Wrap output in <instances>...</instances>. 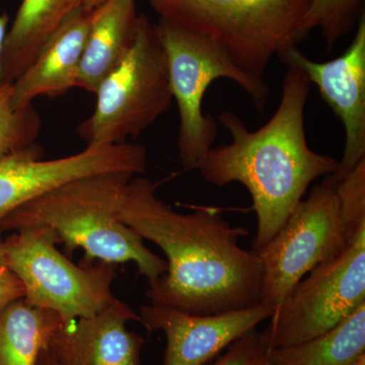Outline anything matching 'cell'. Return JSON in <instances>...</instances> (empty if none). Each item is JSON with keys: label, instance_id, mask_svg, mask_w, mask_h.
Segmentation results:
<instances>
[{"label": "cell", "instance_id": "cell-1", "mask_svg": "<svg viewBox=\"0 0 365 365\" xmlns=\"http://www.w3.org/2000/svg\"><path fill=\"white\" fill-rule=\"evenodd\" d=\"M173 210L157 196V185L133 177L125 189L119 218L167 256V271L146 295L150 304L194 316H212L260 304L258 255L240 246L250 234L232 227L215 206Z\"/></svg>", "mask_w": 365, "mask_h": 365}, {"label": "cell", "instance_id": "cell-2", "mask_svg": "<svg viewBox=\"0 0 365 365\" xmlns=\"http://www.w3.org/2000/svg\"><path fill=\"white\" fill-rule=\"evenodd\" d=\"M287 66L279 105L267 123L251 131L234 112H222L218 121L232 141L212 146L196 169L213 186L240 182L248 190L257 216L255 253L279 232L314 180L339 169V160L309 148L304 111L311 83L299 67Z\"/></svg>", "mask_w": 365, "mask_h": 365}, {"label": "cell", "instance_id": "cell-3", "mask_svg": "<svg viewBox=\"0 0 365 365\" xmlns=\"http://www.w3.org/2000/svg\"><path fill=\"white\" fill-rule=\"evenodd\" d=\"M134 175L104 173L73 180L29 201L0 223V235L24 228L47 227L72 253L83 249L86 260L109 264L133 262L151 285L167 271V261L119 218L127 185Z\"/></svg>", "mask_w": 365, "mask_h": 365}, {"label": "cell", "instance_id": "cell-4", "mask_svg": "<svg viewBox=\"0 0 365 365\" xmlns=\"http://www.w3.org/2000/svg\"><path fill=\"white\" fill-rule=\"evenodd\" d=\"M160 18L217 46L242 71L265 79L275 56L295 43L311 0H150Z\"/></svg>", "mask_w": 365, "mask_h": 365}, {"label": "cell", "instance_id": "cell-5", "mask_svg": "<svg viewBox=\"0 0 365 365\" xmlns=\"http://www.w3.org/2000/svg\"><path fill=\"white\" fill-rule=\"evenodd\" d=\"M155 29L167 55L173 98L179 110L180 160L185 169L194 170L217 135L215 120L203 114L209 86L220 78L234 81L259 112L265 109L270 88L265 79L242 71L217 46L184 26L160 18Z\"/></svg>", "mask_w": 365, "mask_h": 365}, {"label": "cell", "instance_id": "cell-6", "mask_svg": "<svg viewBox=\"0 0 365 365\" xmlns=\"http://www.w3.org/2000/svg\"><path fill=\"white\" fill-rule=\"evenodd\" d=\"M96 95L93 114L78 128L86 148L138 138L169 111L174 98L167 55L148 16L139 14L130 51L101 83Z\"/></svg>", "mask_w": 365, "mask_h": 365}, {"label": "cell", "instance_id": "cell-7", "mask_svg": "<svg viewBox=\"0 0 365 365\" xmlns=\"http://www.w3.org/2000/svg\"><path fill=\"white\" fill-rule=\"evenodd\" d=\"M58 237L47 227L13 232L0 241L9 267L23 283L29 304L58 314L63 324L90 318L116 299L114 264L86 260L81 265L60 253Z\"/></svg>", "mask_w": 365, "mask_h": 365}, {"label": "cell", "instance_id": "cell-8", "mask_svg": "<svg viewBox=\"0 0 365 365\" xmlns=\"http://www.w3.org/2000/svg\"><path fill=\"white\" fill-rule=\"evenodd\" d=\"M335 174L323 178L258 253L260 302L275 309L307 274L339 256L350 241L341 216Z\"/></svg>", "mask_w": 365, "mask_h": 365}, {"label": "cell", "instance_id": "cell-9", "mask_svg": "<svg viewBox=\"0 0 365 365\" xmlns=\"http://www.w3.org/2000/svg\"><path fill=\"white\" fill-rule=\"evenodd\" d=\"M307 275L274 309L261 332L269 349L318 337L365 304V230L339 256Z\"/></svg>", "mask_w": 365, "mask_h": 365}, {"label": "cell", "instance_id": "cell-10", "mask_svg": "<svg viewBox=\"0 0 365 365\" xmlns=\"http://www.w3.org/2000/svg\"><path fill=\"white\" fill-rule=\"evenodd\" d=\"M42 153L35 146L0 157V223L16 208L66 182L104 173L138 176L148 163L145 148L137 143L86 148L50 160H42Z\"/></svg>", "mask_w": 365, "mask_h": 365}, {"label": "cell", "instance_id": "cell-11", "mask_svg": "<svg viewBox=\"0 0 365 365\" xmlns=\"http://www.w3.org/2000/svg\"><path fill=\"white\" fill-rule=\"evenodd\" d=\"M279 58L299 67L309 83L342 122L344 151L335 173L339 178L365 158V16L357 23L356 33L348 49L337 58L317 62L307 58L297 44L285 48Z\"/></svg>", "mask_w": 365, "mask_h": 365}, {"label": "cell", "instance_id": "cell-12", "mask_svg": "<svg viewBox=\"0 0 365 365\" xmlns=\"http://www.w3.org/2000/svg\"><path fill=\"white\" fill-rule=\"evenodd\" d=\"M272 307L260 304L212 316H194L150 304L141 307L140 323L165 335L163 365H206L235 340L271 318Z\"/></svg>", "mask_w": 365, "mask_h": 365}, {"label": "cell", "instance_id": "cell-13", "mask_svg": "<svg viewBox=\"0 0 365 365\" xmlns=\"http://www.w3.org/2000/svg\"><path fill=\"white\" fill-rule=\"evenodd\" d=\"M139 314L120 299L90 318L62 324L48 349L58 365H140L144 339L127 329Z\"/></svg>", "mask_w": 365, "mask_h": 365}, {"label": "cell", "instance_id": "cell-14", "mask_svg": "<svg viewBox=\"0 0 365 365\" xmlns=\"http://www.w3.org/2000/svg\"><path fill=\"white\" fill-rule=\"evenodd\" d=\"M91 18V13L78 7L46 41L32 63L13 83L14 109L30 107L42 96L57 97L76 88Z\"/></svg>", "mask_w": 365, "mask_h": 365}, {"label": "cell", "instance_id": "cell-15", "mask_svg": "<svg viewBox=\"0 0 365 365\" xmlns=\"http://www.w3.org/2000/svg\"><path fill=\"white\" fill-rule=\"evenodd\" d=\"M138 16L135 0H108L91 11L76 88L97 93L130 51Z\"/></svg>", "mask_w": 365, "mask_h": 365}, {"label": "cell", "instance_id": "cell-16", "mask_svg": "<svg viewBox=\"0 0 365 365\" xmlns=\"http://www.w3.org/2000/svg\"><path fill=\"white\" fill-rule=\"evenodd\" d=\"M81 4L83 0H23L4 43L1 83H14L46 41Z\"/></svg>", "mask_w": 365, "mask_h": 365}, {"label": "cell", "instance_id": "cell-17", "mask_svg": "<svg viewBox=\"0 0 365 365\" xmlns=\"http://www.w3.org/2000/svg\"><path fill=\"white\" fill-rule=\"evenodd\" d=\"M59 314L16 299L0 312V365H37L54 333Z\"/></svg>", "mask_w": 365, "mask_h": 365}, {"label": "cell", "instance_id": "cell-18", "mask_svg": "<svg viewBox=\"0 0 365 365\" xmlns=\"http://www.w3.org/2000/svg\"><path fill=\"white\" fill-rule=\"evenodd\" d=\"M274 365H364L365 304L328 332L270 349Z\"/></svg>", "mask_w": 365, "mask_h": 365}, {"label": "cell", "instance_id": "cell-19", "mask_svg": "<svg viewBox=\"0 0 365 365\" xmlns=\"http://www.w3.org/2000/svg\"><path fill=\"white\" fill-rule=\"evenodd\" d=\"M364 0H311L304 21L300 25L295 43L302 42L312 31L319 29L325 39L327 51L343 37L351 33L364 13Z\"/></svg>", "mask_w": 365, "mask_h": 365}, {"label": "cell", "instance_id": "cell-20", "mask_svg": "<svg viewBox=\"0 0 365 365\" xmlns=\"http://www.w3.org/2000/svg\"><path fill=\"white\" fill-rule=\"evenodd\" d=\"M13 83L0 85V157L38 146L42 120L35 107L16 110L11 103Z\"/></svg>", "mask_w": 365, "mask_h": 365}, {"label": "cell", "instance_id": "cell-21", "mask_svg": "<svg viewBox=\"0 0 365 365\" xmlns=\"http://www.w3.org/2000/svg\"><path fill=\"white\" fill-rule=\"evenodd\" d=\"M337 195L343 223L351 241L365 230V158L338 179Z\"/></svg>", "mask_w": 365, "mask_h": 365}, {"label": "cell", "instance_id": "cell-22", "mask_svg": "<svg viewBox=\"0 0 365 365\" xmlns=\"http://www.w3.org/2000/svg\"><path fill=\"white\" fill-rule=\"evenodd\" d=\"M208 365H274L260 331L252 329L235 340L227 351Z\"/></svg>", "mask_w": 365, "mask_h": 365}, {"label": "cell", "instance_id": "cell-23", "mask_svg": "<svg viewBox=\"0 0 365 365\" xmlns=\"http://www.w3.org/2000/svg\"><path fill=\"white\" fill-rule=\"evenodd\" d=\"M25 297V288L18 276L7 265L0 248V312L16 299Z\"/></svg>", "mask_w": 365, "mask_h": 365}, {"label": "cell", "instance_id": "cell-24", "mask_svg": "<svg viewBox=\"0 0 365 365\" xmlns=\"http://www.w3.org/2000/svg\"><path fill=\"white\" fill-rule=\"evenodd\" d=\"M9 23V14L6 13L0 14V85H2V54H4V43H6L7 32H9V30H7Z\"/></svg>", "mask_w": 365, "mask_h": 365}, {"label": "cell", "instance_id": "cell-25", "mask_svg": "<svg viewBox=\"0 0 365 365\" xmlns=\"http://www.w3.org/2000/svg\"><path fill=\"white\" fill-rule=\"evenodd\" d=\"M37 365H58V364H57L50 350L46 348V349L41 352Z\"/></svg>", "mask_w": 365, "mask_h": 365}, {"label": "cell", "instance_id": "cell-26", "mask_svg": "<svg viewBox=\"0 0 365 365\" xmlns=\"http://www.w3.org/2000/svg\"><path fill=\"white\" fill-rule=\"evenodd\" d=\"M106 1H108V0H83V4H81V7H83L86 11L91 13L93 9H96L97 7L102 6V4H105Z\"/></svg>", "mask_w": 365, "mask_h": 365}]
</instances>
